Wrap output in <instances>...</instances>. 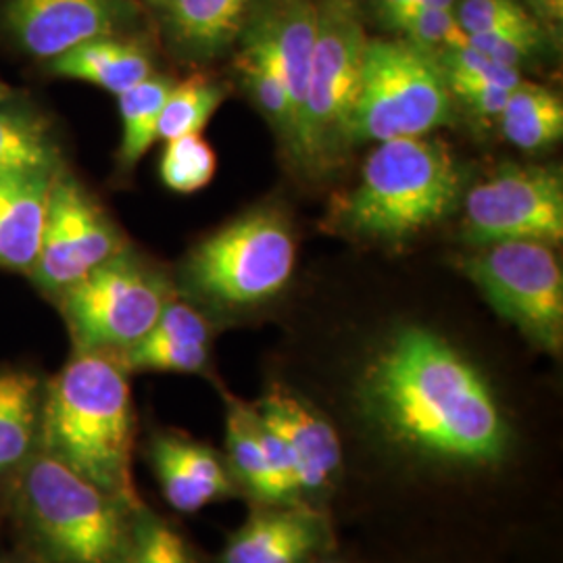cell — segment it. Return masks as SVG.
Masks as SVG:
<instances>
[{
    "label": "cell",
    "mask_w": 563,
    "mask_h": 563,
    "mask_svg": "<svg viewBox=\"0 0 563 563\" xmlns=\"http://www.w3.org/2000/svg\"><path fill=\"white\" fill-rule=\"evenodd\" d=\"M363 411L402 451L483 467L504 462L511 430L476 365L426 328H402L367 363Z\"/></svg>",
    "instance_id": "obj_1"
},
{
    "label": "cell",
    "mask_w": 563,
    "mask_h": 563,
    "mask_svg": "<svg viewBox=\"0 0 563 563\" xmlns=\"http://www.w3.org/2000/svg\"><path fill=\"white\" fill-rule=\"evenodd\" d=\"M132 449L134 411L128 369L118 355L74 351L44 386L38 451L139 511Z\"/></svg>",
    "instance_id": "obj_2"
},
{
    "label": "cell",
    "mask_w": 563,
    "mask_h": 563,
    "mask_svg": "<svg viewBox=\"0 0 563 563\" xmlns=\"http://www.w3.org/2000/svg\"><path fill=\"white\" fill-rule=\"evenodd\" d=\"M462 192L460 163L443 142H380L363 163L360 184L332 207V223L360 239L407 241L451 216Z\"/></svg>",
    "instance_id": "obj_3"
},
{
    "label": "cell",
    "mask_w": 563,
    "mask_h": 563,
    "mask_svg": "<svg viewBox=\"0 0 563 563\" xmlns=\"http://www.w3.org/2000/svg\"><path fill=\"white\" fill-rule=\"evenodd\" d=\"M18 514L46 563H118L134 511L59 460L36 451L21 467Z\"/></svg>",
    "instance_id": "obj_4"
},
{
    "label": "cell",
    "mask_w": 563,
    "mask_h": 563,
    "mask_svg": "<svg viewBox=\"0 0 563 563\" xmlns=\"http://www.w3.org/2000/svg\"><path fill=\"white\" fill-rule=\"evenodd\" d=\"M318 30L292 159L322 172L351 148L367 36L355 0H316Z\"/></svg>",
    "instance_id": "obj_5"
},
{
    "label": "cell",
    "mask_w": 563,
    "mask_h": 563,
    "mask_svg": "<svg viewBox=\"0 0 563 563\" xmlns=\"http://www.w3.org/2000/svg\"><path fill=\"white\" fill-rule=\"evenodd\" d=\"M449 123L453 101L439 59L407 41H367L351 146L422 139Z\"/></svg>",
    "instance_id": "obj_6"
},
{
    "label": "cell",
    "mask_w": 563,
    "mask_h": 563,
    "mask_svg": "<svg viewBox=\"0 0 563 563\" xmlns=\"http://www.w3.org/2000/svg\"><path fill=\"white\" fill-rule=\"evenodd\" d=\"M176 297L174 284L132 246L53 297L74 351L120 355L142 341Z\"/></svg>",
    "instance_id": "obj_7"
},
{
    "label": "cell",
    "mask_w": 563,
    "mask_h": 563,
    "mask_svg": "<svg viewBox=\"0 0 563 563\" xmlns=\"http://www.w3.org/2000/svg\"><path fill=\"white\" fill-rule=\"evenodd\" d=\"M295 257L290 223L280 211L265 207L205 239L186 262V280L209 301L257 305L288 284Z\"/></svg>",
    "instance_id": "obj_8"
},
{
    "label": "cell",
    "mask_w": 563,
    "mask_h": 563,
    "mask_svg": "<svg viewBox=\"0 0 563 563\" xmlns=\"http://www.w3.org/2000/svg\"><path fill=\"white\" fill-rule=\"evenodd\" d=\"M463 272L488 305L541 351L558 355L563 344V274L543 242H495L465 257Z\"/></svg>",
    "instance_id": "obj_9"
},
{
    "label": "cell",
    "mask_w": 563,
    "mask_h": 563,
    "mask_svg": "<svg viewBox=\"0 0 563 563\" xmlns=\"http://www.w3.org/2000/svg\"><path fill=\"white\" fill-rule=\"evenodd\" d=\"M463 236L470 244L563 239V178L553 167L501 165L476 184L463 202Z\"/></svg>",
    "instance_id": "obj_10"
},
{
    "label": "cell",
    "mask_w": 563,
    "mask_h": 563,
    "mask_svg": "<svg viewBox=\"0 0 563 563\" xmlns=\"http://www.w3.org/2000/svg\"><path fill=\"white\" fill-rule=\"evenodd\" d=\"M128 246L120 228L65 167L51 186L41 249L27 278L53 299Z\"/></svg>",
    "instance_id": "obj_11"
},
{
    "label": "cell",
    "mask_w": 563,
    "mask_h": 563,
    "mask_svg": "<svg viewBox=\"0 0 563 563\" xmlns=\"http://www.w3.org/2000/svg\"><path fill=\"white\" fill-rule=\"evenodd\" d=\"M139 15V0H0V34L48 63L84 42L123 36Z\"/></svg>",
    "instance_id": "obj_12"
},
{
    "label": "cell",
    "mask_w": 563,
    "mask_h": 563,
    "mask_svg": "<svg viewBox=\"0 0 563 563\" xmlns=\"http://www.w3.org/2000/svg\"><path fill=\"white\" fill-rule=\"evenodd\" d=\"M225 451L232 478L257 504L305 505L292 460L280 439L262 422L255 405L228 401Z\"/></svg>",
    "instance_id": "obj_13"
},
{
    "label": "cell",
    "mask_w": 563,
    "mask_h": 563,
    "mask_svg": "<svg viewBox=\"0 0 563 563\" xmlns=\"http://www.w3.org/2000/svg\"><path fill=\"white\" fill-rule=\"evenodd\" d=\"M262 422L280 439L305 497L325 493L341 472L342 444L334 426L311 405L282 386H272L255 405Z\"/></svg>",
    "instance_id": "obj_14"
},
{
    "label": "cell",
    "mask_w": 563,
    "mask_h": 563,
    "mask_svg": "<svg viewBox=\"0 0 563 563\" xmlns=\"http://www.w3.org/2000/svg\"><path fill=\"white\" fill-rule=\"evenodd\" d=\"M151 462L165 501L180 514H195L236 493V481L222 455L180 434H157Z\"/></svg>",
    "instance_id": "obj_15"
},
{
    "label": "cell",
    "mask_w": 563,
    "mask_h": 563,
    "mask_svg": "<svg viewBox=\"0 0 563 563\" xmlns=\"http://www.w3.org/2000/svg\"><path fill=\"white\" fill-rule=\"evenodd\" d=\"M322 518L305 505H262L230 537L222 563H305L323 541Z\"/></svg>",
    "instance_id": "obj_16"
},
{
    "label": "cell",
    "mask_w": 563,
    "mask_h": 563,
    "mask_svg": "<svg viewBox=\"0 0 563 563\" xmlns=\"http://www.w3.org/2000/svg\"><path fill=\"white\" fill-rule=\"evenodd\" d=\"M184 59H211L241 34L255 0H142Z\"/></svg>",
    "instance_id": "obj_17"
},
{
    "label": "cell",
    "mask_w": 563,
    "mask_h": 563,
    "mask_svg": "<svg viewBox=\"0 0 563 563\" xmlns=\"http://www.w3.org/2000/svg\"><path fill=\"white\" fill-rule=\"evenodd\" d=\"M209 342L211 325L205 316L174 297L151 332L118 360L128 372L199 374L209 362Z\"/></svg>",
    "instance_id": "obj_18"
},
{
    "label": "cell",
    "mask_w": 563,
    "mask_h": 563,
    "mask_svg": "<svg viewBox=\"0 0 563 563\" xmlns=\"http://www.w3.org/2000/svg\"><path fill=\"white\" fill-rule=\"evenodd\" d=\"M44 65L55 78L88 81L115 97L155 74L148 48L125 34L84 42Z\"/></svg>",
    "instance_id": "obj_19"
},
{
    "label": "cell",
    "mask_w": 563,
    "mask_h": 563,
    "mask_svg": "<svg viewBox=\"0 0 563 563\" xmlns=\"http://www.w3.org/2000/svg\"><path fill=\"white\" fill-rule=\"evenodd\" d=\"M63 159L55 125L32 102L15 92L0 101V178L57 176Z\"/></svg>",
    "instance_id": "obj_20"
},
{
    "label": "cell",
    "mask_w": 563,
    "mask_h": 563,
    "mask_svg": "<svg viewBox=\"0 0 563 563\" xmlns=\"http://www.w3.org/2000/svg\"><path fill=\"white\" fill-rule=\"evenodd\" d=\"M57 176L0 178V267L27 276L41 249L51 186Z\"/></svg>",
    "instance_id": "obj_21"
},
{
    "label": "cell",
    "mask_w": 563,
    "mask_h": 563,
    "mask_svg": "<svg viewBox=\"0 0 563 563\" xmlns=\"http://www.w3.org/2000/svg\"><path fill=\"white\" fill-rule=\"evenodd\" d=\"M41 378L25 369H0V481L20 474L38 451Z\"/></svg>",
    "instance_id": "obj_22"
},
{
    "label": "cell",
    "mask_w": 563,
    "mask_h": 563,
    "mask_svg": "<svg viewBox=\"0 0 563 563\" xmlns=\"http://www.w3.org/2000/svg\"><path fill=\"white\" fill-rule=\"evenodd\" d=\"M505 139L516 148L534 153L562 141V99L539 84L520 81L499 115Z\"/></svg>",
    "instance_id": "obj_23"
},
{
    "label": "cell",
    "mask_w": 563,
    "mask_h": 563,
    "mask_svg": "<svg viewBox=\"0 0 563 563\" xmlns=\"http://www.w3.org/2000/svg\"><path fill=\"white\" fill-rule=\"evenodd\" d=\"M176 81L153 74L148 80L130 88L118 97L120 101L121 132L118 165L121 172L134 169L148 153L153 142L159 141V120L163 104L167 101Z\"/></svg>",
    "instance_id": "obj_24"
},
{
    "label": "cell",
    "mask_w": 563,
    "mask_h": 563,
    "mask_svg": "<svg viewBox=\"0 0 563 563\" xmlns=\"http://www.w3.org/2000/svg\"><path fill=\"white\" fill-rule=\"evenodd\" d=\"M242 46L236 57V69L242 74V80L246 84L249 92L262 109L263 115L274 123V128L280 132L286 146L290 148L292 141V118H290V104L286 97V88L282 81L280 69L272 53L267 51L265 42L246 25H242Z\"/></svg>",
    "instance_id": "obj_25"
},
{
    "label": "cell",
    "mask_w": 563,
    "mask_h": 563,
    "mask_svg": "<svg viewBox=\"0 0 563 563\" xmlns=\"http://www.w3.org/2000/svg\"><path fill=\"white\" fill-rule=\"evenodd\" d=\"M223 97L225 90L222 86L205 76L176 81L163 104L159 141H174L186 134H201L205 125L222 104Z\"/></svg>",
    "instance_id": "obj_26"
},
{
    "label": "cell",
    "mask_w": 563,
    "mask_h": 563,
    "mask_svg": "<svg viewBox=\"0 0 563 563\" xmlns=\"http://www.w3.org/2000/svg\"><path fill=\"white\" fill-rule=\"evenodd\" d=\"M218 169V157L211 144L201 134H186L165 142L159 176L174 192L192 195L213 180Z\"/></svg>",
    "instance_id": "obj_27"
},
{
    "label": "cell",
    "mask_w": 563,
    "mask_h": 563,
    "mask_svg": "<svg viewBox=\"0 0 563 563\" xmlns=\"http://www.w3.org/2000/svg\"><path fill=\"white\" fill-rule=\"evenodd\" d=\"M118 563H197L180 534L141 507L134 511L128 543Z\"/></svg>",
    "instance_id": "obj_28"
},
{
    "label": "cell",
    "mask_w": 563,
    "mask_h": 563,
    "mask_svg": "<svg viewBox=\"0 0 563 563\" xmlns=\"http://www.w3.org/2000/svg\"><path fill=\"white\" fill-rule=\"evenodd\" d=\"M388 30L402 34V41L439 59L446 51L467 42L453 11L416 7L395 21Z\"/></svg>",
    "instance_id": "obj_29"
},
{
    "label": "cell",
    "mask_w": 563,
    "mask_h": 563,
    "mask_svg": "<svg viewBox=\"0 0 563 563\" xmlns=\"http://www.w3.org/2000/svg\"><path fill=\"white\" fill-rule=\"evenodd\" d=\"M455 18L465 36L543 30L520 0H457Z\"/></svg>",
    "instance_id": "obj_30"
},
{
    "label": "cell",
    "mask_w": 563,
    "mask_h": 563,
    "mask_svg": "<svg viewBox=\"0 0 563 563\" xmlns=\"http://www.w3.org/2000/svg\"><path fill=\"white\" fill-rule=\"evenodd\" d=\"M467 44L505 67L520 71V65L532 59V55L541 48L543 30L474 34V36H467Z\"/></svg>",
    "instance_id": "obj_31"
},
{
    "label": "cell",
    "mask_w": 563,
    "mask_h": 563,
    "mask_svg": "<svg viewBox=\"0 0 563 563\" xmlns=\"http://www.w3.org/2000/svg\"><path fill=\"white\" fill-rule=\"evenodd\" d=\"M451 97L460 101L478 118V120H499L509 92L514 88H505L499 84H484V81H457L446 84Z\"/></svg>",
    "instance_id": "obj_32"
},
{
    "label": "cell",
    "mask_w": 563,
    "mask_h": 563,
    "mask_svg": "<svg viewBox=\"0 0 563 563\" xmlns=\"http://www.w3.org/2000/svg\"><path fill=\"white\" fill-rule=\"evenodd\" d=\"M416 7H420L418 0H374V9L386 27Z\"/></svg>",
    "instance_id": "obj_33"
},
{
    "label": "cell",
    "mask_w": 563,
    "mask_h": 563,
    "mask_svg": "<svg viewBox=\"0 0 563 563\" xmlns=\"http://www.w3.org/2000/svg\"><path fill=\"white\" fill-rule=\"evenodd\" d=\"M537 4V11L549 20H560L562 18L563 0H532Z\"/></svg>",
    "instance_id": "obj_34"
},
{
    "label": "cell",
    "mask_w": 563,
    "mask_h": 563,
    "mask_svg": "<svg viewBox=\"0 0 563 563\" xmlns=\"http://www.w3.org/2000/svg\"><path fill=\"white\" fill-rule=\"evenodd\" d=\"M418 4L426 7V9H441V11H453L455 13L457 0H418Z\"/></svg>",
    "instance_id": "obj_35"
},
{
    "label": "cell",
    "mask_w": 563,
    "mask_h": 563,
    "mask_svg": "<svg viewBox=\"0 0 563 563\" xmlns=\"http://www.w3.org/2000/svg\"><path fill=\"white\" fill-rule=\"evenodd\" d=\"M11 95H13V90H11L4 81L0 80V101L7 99V97H11Z\"/></svg>",
    "instance_id": "obj_36"
},
{
    "label": "cell",
    "mask_w": 563,
    "mask_h": 563,
    "mask_svg": "<svg viewBox=\"0 0 563 563\" xmlns=\"http://www.w3.org/2000/svg\"><path fill=\"white\" fill-rule=\"evenodd\" d=\"M325 563H339V562H325Z\"/></svg>",
    "instance_id": "obj_37"
}]
</instances>
